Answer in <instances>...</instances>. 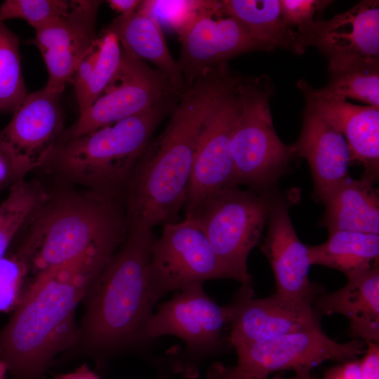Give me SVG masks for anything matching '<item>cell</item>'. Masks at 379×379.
Listing matches in <instances>:
<instances>
[{"label": "cell", "mask_w": 379, "mask_h": 379, "mask_svg": "<svg viewBox=\"0 0 379 379\" xmlns=\"http://www.w3.org/2000/svg\"><path fill=\"white\" fill-rule=\"evenodd\" d=\"M311 265L335 269L347 278L364 273L378 262L379 235L346 230L329 233L328 240L308 246Z\"/></svg>", "instance_id": "obj_25"}, {"label": "cell", "mask_w": 379, "mask_h": 379, "mask_svg": "<svg viewBox=\"0 0 379 379\" xmlns=\"http://www.w3.org/2000/svg\"><path fill=\"white\" fill-rule=\"evenodd\" d=\"M142 1L139 0H109L110 8L121 14H128L135 11Z\"/></svg>", "instance_id": "obj_35"}, {"label": "cell", "mask_w": 379, "mask_h": 379, "mask_svg": "<svg viewBox=\"0 0 379 379\" xmlns=\"http://www.w3.org/2000/svg\"><path fill=\"white\" fill-rule=\"evenodd\" d=\"M302 46L327 57L329 72L379 65V4L364 0L328 20H314L301 34Z\"/></svg>", "instance_id": "obj_14"}, {"label": "cell", "mask_w": 379, "mask_h": 379, "mask_svg": "<svg viewBox=\"0 0 379 379\" xmlns=\"http://www.w3.org/2000/svg\"><path fill=\"white\" fill-rule=\"evenodd\" d=\"M232 277L220 262L198 220L186 216L164 225L154 240L149 264L150 292L155 303L171 291Z\"/></svg>", "instance_id": "obj_8"}, {"label": "cell", "mask_w": 379, "mask_h": 379, "mask_svg": "<svg viewBox=\"0 0 379 379\" xmlns=\"http://www.w3.org/2000/svg\"><path fill=\"white\" fill-rule=\"evenodd\" d=\"M331 2L325 0H280L281 17L288 27H297L300 34L314 21L315 13L326 8Z\"/></svg>", "instance_id": "obj_32"}, {"label": "cell", "mask_w": 379, "mask_h": 379, "mask_svg": "<svg viewBox=\"0 0 379 379\" xmlns=\"http://www.w3.org/2000/svg\"><path fill=\"white\" fill-rule=\"evenodd\" d=\"M289 147L293 155L305 158L309 164L316 201L322 202L349 177L351 155L344 137L307 105L300 137Z\"/></svg>", "instance_id": "obj_20"}, {"label": "cell", "mask_w": 379, "mask_h": 379, "mask_svg": "<svg viewBox=\"0 0 379 379\" xmlns=\"http://www.w3.org/2000/svg\"><path fill=\"white\" fill-rule=\"evenodd\" d=\"M307 106L324 118L344 137L351 155L364 168V176L376 181L379 172V107L357 105L343 98L298 84Z\"/></svg>", "instance_id": "obj_19"}, {"label": "cell", "mask_w": 379, "mask_h": 379, "mask_svg": "<svg viewBox=\"0 0 379 379\" xmlns=\"http://www.w3.org/2000/svg\"><path fill=\"white\" fill-rule=\"evenodd\" d=\"M322 379H361L359 360H347L328 369Z\"/></svg>", "instance_id": "obj_34"}, {"label": "cell", "mask_w": 379, "mask_h": 379, "mask_svg": "<svg viewBox=\"0 0 379 379\" xmlns=\"http://www.w3.org/2000/svg\"><path fill=\"white\" fill-rule=\"evenodd\" d=\"M319 316L339 314L349 321V333L366 344L379 343V266L347 278L333 293L317 295L312 303Z\"/></svg>", "instance_id": "obj_21"}, {"label": "cell", "mask_w": 379, "mask_h": 379, "mask_svg": "<svg viewBox=\"0 0 379 379\" xmlns=\"http://www.w3.org/2000/svg\"><path fill=\"white\" fill-rule=\"evenodd\" d=\"M329 73L328 84L319 91L379 107V65H356Z\"/></svg>", "instance_id": "obj_29"}, {"label": "cell", "mask_w": 379, "mask_h": 379, "mask_svg": "<svg viewBox=\"0 0 379 379\" xmlns=\"http://www.w3.org/2000/svg\"><path fill=\"white\" fill-rule=\"evenodd\" d=\"M121 57L119 40L112 32L104 30L96 37L71 81L80 114L100 95L118 68Z\"/></svg>", "instance_id": "obj_26"}, {"label": "cell", "mask_w": 379, "mask_h": 379, "mask_svg": "<svg viewBox=\"0 0 379 379\" xmlns=\"http://www.w3.org/2000/svg\"><path fill=\"white\" fill-rule=\"evenodd\" d=\"M375 181L363 175L359 180L348 177L322 203L325 212L321 225L328 233L351 231L379 234V198Z\"/></svg>", "instance_id": "obj_23"}, {"label": "cell", "mask_w": 379, "mask_h": 379, "mask_svg": "<svg viewBox=\"0 0 379 379\" xmlns=\"http://www.w3.org/2000/svg\"><path fill=\"white\" fill-rule=\"evenodd\" d=\"M233 312L232 302L225 306L218 305L206 293L203 284H196L178 291L159 305L149 319L143 337L152 339L176 336L186 343L190 350L211 352L220 344Z\"/></svg>", "instance_id": "obj_15"}, {"label": "cell", "mask_w": 379, "mask_h": 379, "mask_svg": "<svg viewBox=\"0 0 379 379\" xmlns=\"http://www.w3.org/2000/svg\"><path fill=\"white\" fill-rule=\"evenodd\" d=\"M270 94V83L263 77L242 80L241 106L230 142L238 185L269 187L286 172L293 156L274 128Z\"/></svg>", "instance_id": "obj_7"}, {"label": "cell", "mask_w": 379, "mask_h": 379, "mask_svg": "<svg viewBox=\"0 0 379 379\" xmlns=\"http://www.w3.org/2000/svg\"><path fill=\"white\" fill-rule=\"evenodd\" d=\"M232 77L222 65L197 78L181 94L163 131L151 138L124 192L128 230H152L177 221L208 118Z\"/></svg>", "instance_id": "obj_1"}, {"label": "cell", "mask_w": 379, "mask_h": 379, "mask_svg": "<svg viewBox=\"0 0 379 379\" xmlns=\"http://www.w3.org/2000/svg\"><path fill=\"white\" fill-rule=\"evenodd\" d=\"M361 340L338 343L321 328L296 331L265 343L235 348L237 364L230 367V379H265L280 371H293L296 375L310 371L327 361H344L364 352Z\"/></svg>", "instance_id": "obj_10"}, {"label": "cell", "mask_w": 379, "mask_h": 379, "mask_svg": "<svg viewBox=\"0 0 379 379\" xmlns=\"http://www.w3.org/2000/svg\"><path fill=\"white\" fill-rule=\"evenodd\" d=\"M180 95L162 72L121 47L120 62L111 80L60 140L81 136Z\"/></svg>", "instance_id": "obj_9"}, {"label": "cell", "mask_w": 379, "mask_h": 379, "mask_svg": "<svg viewBox=\"0 0 379 379\" xmlns=\"http://www.w3.org/2000/svg\"><path fill=\"white\" fill-rule=\"evenodd\" d=\"M361 379H379V343L366 344L365 354L359 360Z\"/></svg>", "instance_id": "obj_33"}, {"label": "cell", "mask_w": 379, "mask_h": 379, "mask_svg": "<svg viewBox=\"0 0 379 379\" xmlns=\"http://www.w3.org/2000/svg\"><path fill=\"white\" fill-rule=\"evenodd\" d=\"M72 0H6L0 6V22L21 19L38 29L68 11Z\"/></svg>", "instance_id": "obj_30"}, {"label": "cell", "mask_w": 379, "mask_h": 379, "mask_svg": "<svg viewBox=\"0 0 379 379\" xmlns=\"http://www.w3.org/2000/svg\"><path fill=\"white\" fill-rule=\"evenodd\" d=\"M225 11L237 20L263 48L276 47L302 53L305 48L298 32L284 22L280 0H223Z\"/></svg>", "instance_id": "obj_24"}, {"label": "cell", "mask_w": 379, "mask_h": 379, "mask_svg": "<svg viewBox=\"0 0 379 379\" xmlns=\"http://www.w3.org/2000/svg\"><path fill=\"white\" fill-rule=\"evenodd\" d=\"M178 100H165L112 124L60 140L45 166L88 190L124 194L156 128Z\"/></svg>", "instance_id": "obj_5"}, {"label": "cell", "mask_w": 379, "mask_h": 379, "mask_svg": "<svg viewBox=\"0 0 379 379\" xmlns=\"http://www.w3.org/2000/svg\"><path fill=\"white\" fill-rule=\"evenodd\" d=\"M232 302L229 342L239 347L265 343L277 337L319 329L320 316L312 303L284 298L276 293L255 298L251 285H242Z\"/></svg>", "instance_id": "obj_17"}, {"label": "cell", "mask_w": 379, "mask_h": 379, "mask_svg": "<svg viewBox=\"0 0 379 379\" xmlns=\"http://www.w3.org/2000/svg\"><path fill=\"white\" fill-rule=\"evenodd\" d=\"M29 271L28 262L17 251L0 260V312H8L17 307Z\"/></svg>", "instance_id": "obj_31"}, {"label": "cell", "mask_w": 379, "mask_h": 379, "mask_svg": "<svg viewBox=\"0 0 379 379\" xmlns=\"http://www.w3.org/2000/svg\"><path fill=\"white\" fill-rule=\"evenodd\" d=\"M230 368L215 363L212 364L207 373L206 379H230Z\"/></svg>", "instance_id": "obj_37"}, {"label": "cell", "mask_w": 379, "mask_h": 379, "mask_svg": "<svg viewBox=\"0 0 379 379\" xmlns=\"http://www.w3.org/2000/svg\"><path fill=\"white\" fill-rule=\"evenodd\" d=\"M55 379H100L86 364H83L71 373L60 375Z\"/></svg>", "instance_id": "obj_36"}, {"label": "cell", "mask_w": 379, "mask_h": 379, "mask_svg": "<svg viewBox=\"0 0 379 379\" xmlns=\"http://www.w3.org/2000/svg\"><path fill=\"white\" fill-rule=\"evenodd\" d=\"M60 96L45 88L27 94L0 131V152L25 176L46 165L64 133Z\"/></svg>", "instance_id": "obj_13"}, {"label": "cell", "mask_w": 379, "mask_h": 379, "mask_svg": "<svg viewBox=\"0 0 379 379\" xmlns=\"http://www.w3.org/2000/svg\"><path fill=\"white\" fill-rule=\"evenodd\" d=\"M49 193L37 180L22 179L8 188L0 204V260L15 237L46 201Z\"/></svg>", "instance_id": "obj_27"}, {"label": "cell", "mask_w": 379, "mask_h": 379, "mask_svg": "<svg viewBox=\"0 0 379 379\" xmlns=\"http://www.w3.org/2000/svg\"><path fill=\"white\" fill-rule=\"evenodd\" d=\"M178 61L186 88L206 72L241 53L263 50L241 24L228 14L221 1H209L178 32Z\"/></svg>", "instance_id": "obj_12"}, {"label": "cell", "mask_w": 379, "mask_h": 379, "mask_svg": "<svg viewBox=\"0 0 379 379\" xmlns=\"http://www.w3.org/2000/svg\"><path fill=\"white\" fill-rule=\"evenodd\" d=\"M114 251L100 249L35 275L0 333V359L16 379L41 378L55 354L70 345L76 307Z\"/></svg>", "instance_id": "obj_2"}, {"label": "cell", "mask_w": 379, "mask_h": 379, "mask_svg": "<svg viewBox=\"0 0 379 379\" xmlns=\"http://www.w3.org/2000/svg\"><path fill=\"white\" fill-rule=\"evenodd\" d=\"M279 379H283L281 378H279ZM288 379H314L312 378L310 374H304V375H295L294 377L288 378Z\"/></svg>", "instance_id": "obj_39"}, {"label": "cell", "mask_w": 379, "mask_h": 379, "mask_svg": "<svg viewBox=\"0 0 379 379\" xmlns=\"http://www.w3.org/2000/svg\"><path fill=\"white\" fill-rule=\"evenodd\" d=\"M8 367L6 364L0 359V379H4Z\"/></svg>", "instance_id": "obj_38"}, {"label": "cell", "mask_w": 379, "mask_h": 379, "mask_svg": "<svg viewBox=\"0 0 379 379\" xmlns=\"http://www.w3.org/2000/svg\"><path fill=\"white\" fill-rule=\"evenodd\" d=\"M106 30L116 36L123 48L155 65L180 93L185 91L178 61L169 51L151 1H142L133 13L120 14Z\"/></svg>", "instance_id": "obj_22"}, {"label": "cell", "mask_w": 379, "mask_h": 379, "mask_svg": "<svg viewBox=\"0 0 379 379\" xmlns=\"http://www.w3.org/2000/svg\"><path fill=\"white\" fill-rule=\"evenodd\" d=\"M27 95L18 39L0 22V110L13 112Z\"/></svg>", "instance_id": "obj_28"}, {"label": "cell", "mask_w": 379, "mask_h": 379, "mask_svg": "<svg viewBox=\"0 0 379 379\" xmlns=\"http://www.w3.org/2000/svg\"><path fill=\"white\" fill-rule=\"evenodd\" d=\"M100 3L72 0L67 12L35 30L33 42L46 66L48 81L44 88L49 92L61 95L93 44Z\"/></svg>", "instance_id": "obj_16"}, {"label": "cell", "mask_w": 379, "mask_h": 379, "mask_svg": "<svg viewBox=\"0 0 379 379\" xmlns=\"http://www.w3.org/2000/svg\"><path fill=\"white\" fill-rule=\"evenodd\" d=\"M242 79L232 77L214 105L199 140L187 199L186 216L220 190L238 186L230 152L232 131L240 109Z\"/></svg>", "instance_id": "obj_11"}, {"label": "cell", "mask_w": 379, "mask_h": 379, "mask_svg": "<svg viewBox=\"0 0 379 379\" xmlns=\"http://www.w3.org/2000/svg\"><path fill=\"white\" fill-rule=\"evenodd\" d=\"M272 379H279V377H274V378H273Z\"/></svg>", "instance_id": "obj_40"}, {"label": "cell", "mask_w": 379, "mask_h": 379, "mask_svg": "<svg viewBox=\"0 0 379 379\" xmlns=\"http://www.w3.org/2000/svg\"><path fill=\"white\" fill-rule=\"evenodd\" d=\"M267 225L261 251L273 272L274 293L284 298L312 304L320 288L310 280L312 265L308 246L297 236L284 201L272 198Z\"/></svg>", "instance_id": "obj_18"}, {"label": "cell", "mask_w": 379, "mask_h": 379, "mask_svg": "<svg viewBox=\"0 0 379 379\" xmlns=\"http://www.w3.org/2000/svg\"><path fill=\"white\" fill-rule=\"evenodd\" d=\"M17 251L36 275L77 262L127 234L124 194L88 190L50 194L27 223Z\"/></svg>", "instance_id": "obj_3"}, {"label": "cell", "mask_w": 379, "mask_h": 379, "mask_svg": "<svg viewBox=\"0 0 379 379\" xmlns=\"http://www.w3.org/2000/svg\"><path fill=\"white\" fill-rule=\"evenodd\" d=\"M272 198L238 186L217 191L200 205L194 216L232 279L251 285L247 261L267 223Z\"/></svg>", "instance_id": "obj_6"}, {"label": "cell", "mask_w": 379, "mask_h": 379, "mask_svg": "<svg viewBox=\"0 0 379 379\" xmlns=\"http://www.w3.org/2000/svg\"><path fill=\"white\" fill-rule=\"evenodd\" d=\"M152 232L128 230L90 288L84 329L92 345L112 347L143 336L154 305L149 279Z\"/></svg>", "instance_id": "obj_4"}]
</instances>
